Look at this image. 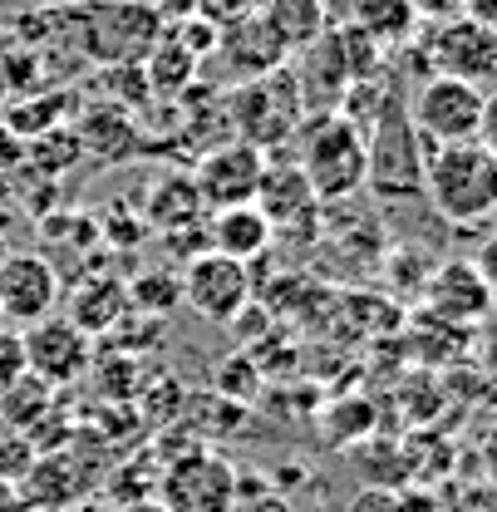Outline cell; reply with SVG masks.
<instances>
[{
  "mask_svg": "<svg viewBox=\"0 0 497 512\" xmlns=\"http://www.w3.org/2000/svg\"><path fill=\"white\" fill-rule=\"evenodd\" d=\"M296 168L306 173L315 202H340L365 188V133L350 114L325 109L301 124L296 138Z\"/></svg>",
  "mask_w": 497,
  "mask_h": 512,
  "instance_id": "7a4b0ae2",
  "label": "cell"
},
{
  "mask_svg": "<svg viewBox=\"0 0 497 512\" xmlns=\"http://www.w3.org/2000/svg\"><path fill=\"white\" fill-rule=\"evenodd\" d=\"M64 512H114V503H104V498H74Z\"/></svg>",
  "mask_w": 497,
  "mask_h": 512,
  "instance_id": "e575fe53",
  "label": "cell"
},
{
  "mask_svg": "<svg viewBox=\"0 0 497 512\" xmlns=\"http://www.w3.org/2000/svg\"><path fill=\"white\" fill-rule=\"evenodd\" d=\"M478 143L497 153V89H483V119H478Z\"/></svg>",
  "mask_w": 497,
  "mask_h": 512,
  "instance_id": "4dcf8cb0",
  "label": "cell"
},
{
  "mask_svg": "<svg viewBox=\"0 0 497 512\" xmlns=\"http://www.w3.org/2000/svg\"><path fill=\"white\" fill-rule=\"evenodd\" d=\"M197 64L202 60L187 50L178 35H158L153 50H148V69H143L148 94H178V89H187L197 79Z\"/></svg>",
  "mask_w": 497,
  "mask_h": 512,
  "instance_id": "7402d4cb",
  "label": "cell"
},
{
  "mask_svg": "<svg viewBox=\"0 0 497 512\" xmlns=\"http://www.w3.org/2000/svg\"><path fill=\"white\" fill-rule=\"evenodd\" d=\"M25 340V370L40 375L50 389L74 384L79 375H89V360H94V335H84L69 316H45L35 325L20 330Z\"/></svg>",
  "mask_w": 497,
  "mask_h": 512,
  "instance_id": "30bf717a",
  "label": "cell"
},
{
  "mask_svg": "<svg viewBox=\"0 0 497 512\" xmlns=\"http://www.w3.org/2000/svg\"><path fill=\"white\" fill-rule=\"evenodd\" d=\"M345 512H409V508H404V498L394 488H360Z\"/></svg>",
  "mask_w": 497,
  "mask_h": 512,
  "instance_id": "f546056e",
  "label": "cell"
},
{
  "mask_svg": "<svg viewBox=\"0 0 497 512\" xmlns=\"http://www.w3.org/2000/svg\"><path fill=\"white\" fill-rule=\"evenodd\" d=\"M60 271L40 252H10L0 261V320L35 325L60 306Z\"/></svg>",
  "mask_w": 497,
  "mask_h": 512,
  "instance_id": "8fae6325",
  "label": "cell"
},
{
  "mask_svg": "<svg viewBox=\"0 0 497 512\" xmlns=\"http://www.w3.org/2000/svg\"><path fill=\"white\" fill-rule=\"evenodd\" d=\"M183 301L212 325H237L251 306L247 261H232L222 252H197L183 266Z\"/></svg>",
  "mask_w": 497,
  "mask_h": 512,
  "instance_id": "ba28073f",
  "label": "cell"
},
{
  "mask_svg": "<svg viewBox=\"0 0 497 512\" xmlns=\"http://www.w3.org/2000/svg\"><path fill=\"white\" fill-rule=\"evenodd\" d=\"M261 10V0H197V20H207L212 30H227V25H237V20H247Z\"/></svg>",
  "mask_w": 497,
  "mask_h": 512,
  "instance_id": "83f0119b",
  "label": "cell"
},
{
  "mask_svg": "<svg viewBox=\"0 0 497 512\" xmlns=\"http://www.w3.org/2000/svg\"><path fill=\"white\" fill-rule=\"evenodd\" d=\"M232 114H237L232 124H237V138H242V143L261 148V153L281 148V143L301 128V114H306L296 74L281 64L276 74L247 79V84L237 89V99H232Z\"/></svg>",
  "mask_w": 497,
  "mask_h": 512,
  "instance_id": "277c9868",
  "label": "cell"
},
{
  "mask_svg": "<svg viewBox=\"0 0 497 512\" xmlns=\"http://www.w3.org/2000/svg\"><path fill=\"white\" fill-rule=\"evenodd\" d=\"M424 197L434 202L443 222L478 227L497 217V153L473 143H443L429 148L424 163Z\"/></svg>",
  "mask_w": 497,
  "mask_h": 512,
  "instance_id": "6da1fadb",
  "label": "cell"
},
{
  "mask_svg": "<svg viewBox=\"0 0 497 512\" xmlns=\"http://www.w3.org/2000/svg\"><path fill=\"white\" fill-rule=\"evenodd\" d=\"M114 512H168V508H163V498H158V493H143V498H124V503H114Z\"/></svg>",
  "mask_w": 497,
  "mask_h": 512,
  "instance_id": "d6a6232c",
  "label": "cell"
},
{
  "mask_svg": "<svg viewBox=\"0 0 497 512\" xmlns=\"http://www.w3.org/2000/svg\"><path fill=\"white\" fill-rule=\"evenodd\" d=\"M271 227H286V222H301L315 212V192L306 183V173L296 163H271L261 168V183H256V197H251Z\"/></svg>",
  "mask_w": 497,
  "mask_h": 512,
  "instance_id": "e0dca14e",
  "label": "cell"
},
{
  "mask_svg": "<svg viewBox=\"0 0 497 512\" xmlns=\"http://www.w3.org/2000/svg\"><path fill=\"white\" fill-rule=\"evenodd\" d=\"M20 488V503L35 512H64L74 498H84V473L69 463V458H55V453H35V463L25 468V478L15 483Z\"/></svg>",
  "mask_w": 497,
  "mask_h": 512,
  "instance_id": "2e32d148",
  "label": "cell"
},
{
  "mask_svg": "<svg viewBox=\"0 0 497 512\" xmlns=\"http://www.w3.org/2000/svg\"><path fill=\"white\" fill-rule=\"evenodd\" d=\"M355 25L374 45H399L419 25V10L409 0H355Z\"/></svg>",
  "mask_w": 497,
  "mask_h": 512,
  "instance_id": "cb8c5ba5",
  "label": "cell"
},
{
  "mask_svg": "<svg viewBox=\"0 0 497 512\" xmlns=\"http://www.w3.org/2000/svg\"><path fill=\"white\" fill-rule=\"evenodd\" d=\"M493 311H497V306H493Z\"/></svg>",
  "mask_w": 497,
  "mask_h": 512,
  "instance_id": "f35d334b",
  "label": "cell"
},
{
  "mask_svg": "<svg viewBox=\"0 0 497 512\" xmlns=\"http://www.w3.org/2000/svg\"><path fill=\"white\" fill-rule=\"evenodd\" d=\"M128 316V286L114 276H94L74 291L69 301V320L84 330V335H109L119 320Z\"/></svg>",
  "mask_w": 497,
  "mask_h": 512,
  "instance_id": "ac0fdd59",
  "label": "cell"
},
{
  "mask_svg": "<svg viewBox=\"0 0 497 512\" xmlns=\"http://www.w3.org/2000/svg\"><path fill=\"white\" fill-rule=\"evenodd\" d=\"M424 138L409 119V109L399 99L379 104L374 133L365 138V188L384 202H404V197H424Z\"/></svg>",
  "mask_w": 497,
  "mask_h": 512,
  "instance_id": "3957f363",
  "label": "cell"
},
{
  "mask_svg": "<svg viewBox=\"0 0 497 512\" xmlns=\"http://www.w3.org/2000/svg\"><path fill=\"white\" fill-rule=\"evenodd\" d=\"M74 25H79L84 50L104 64H133L138 55H148L153 40L163 35V15L148 0H99V5H84L74 15Z\"/></svg>",
  "mask_w": 497,
  "mask_h": 512,
  "instance_id": "5b68a950",
  "label": "cell"
},
{
  "mask_svg": "<svg viewBox=\"0 0 497 512\" xmlns=\"http://www.w3.org/2000/svg\"><path fill=\"white\" fill-rule=\"evenodd\" d=\"M0 512H25V503H20V488H15L10 478H0Z\"/></svg>",
  "mask_w": 497,
  "mask_h": 512,
  "instance_id": "836d02e7",
  "label": "cell"
},
{
  "mask_svg": "<svg viewBox=\"0 0 497 512\" xmlns=\"http://www.w3.org/2000/svg\"><path fill=\"white\" fill-rule=\"evenodd\" d=\"M261 15L271 20V30L281 35V45L296 55V50H311L315 40L330 30V10L325 0H266Z\"/></svg>",
  "mask_w": 497,
  "mask_h": 512,
  "instance_id": "ffe728a7",
  "label": "cell"
},
{
  "mask_svg": "<svg viewBox=\"0 0 497 512\" xmlns=\"http://www.w3.org/2000/svg\"><path fill=\"white\" fill-rule=\"evenodd\" d=\"M251 512H291V503H286V498H276V493H261V503H256Z\"/></svg>",
  "mask_w": 497,
  "mask_h": 512,
  "instance_id": "d590c367",
  "label": "cell"
},
{
  "mask_svg": "<svg viewBox=\"0 0 497 512\" xmlns=\"http://www.w3.org/2000/svg\"><path fill=\"white\" fill-rule=\"evenodd\" d=\"M419 15H429V20H448V15H463V0H409Z\"/></svg>",
  "mask_w": 497,
  "mask_h": 512,
  "instance_id": "1f68e13d",
  "label": "cell"
},
{
  "mask_svg": "<svg viewBox=\"0 0 497 512\" xmlns=\"http://www.w3.org/2000/svg\"><path fill=\"white\" fill-rule=\"evenodd\" d=\"M25 375V340L15 325H0V394Z\"/></svg>",
  "mask_w": 497,
  "mask_h": 512,
  "instance_id": "f1b7e54d",
  "label": "cell"
},
{
  "mask_svg": "<svg viewBox=\"0 0 497 512\" xmlns=\"http://www.w3.org/2000/svg\"><path fill=\"white\" fill-rule=\"evenodd\" d=\"M483 458H488V473L497 478V429L488 434V444H483Z\"/></svg>",
  "mask_w": 497,
  "mask_h": 512,
  "instance_id": "8d00e7d4",
  "label": "cell"
},
{
  "mask_svg": "<svg viewBox=\"0 0 497 512\" xmlns=\"http://www.w3.org/2000/svg\"><path fill=\"white\" fill-rule=\"evenodd\" d=\"M183 301V276L173 271H143L138 281H128V306L143 316H168Z\"/></svg>",
  "mask_w": 497,
  "mask_h": 512,
  "instance_id": "d4e9b609",
  "label": "cell"
},
{
  "mask_svg": "<svg viewBox=\"0 0 497 512\" xmlns=\"http://www.w3.org/2000/svg\"><path fill=\"white\" fill-rule=\"evenodd\" d=\"M404 109H409V119H414L419 138L429 148L473 143L478 138V119H483V89L468 84V79H453V74H429Z\"/></svg>",
  "mask_w": 497,
  "mask_h": 512,
  "instance_id": "8992f818",
  "label": "cell"
},
{
  "mask_svg": "<svg viewBox=\"0 0 497 512\" xmlns=\"http://www.w3.org/2000/svg\"><path fill=\"white\" fill-rule=\"evenodd\" d=\"M261 168H266V153L242 143V138L202 153L197 168H192V183H197L202 207L217 212V207H242V202H251L256 183H261Z\"/></svg>",
  "mask_w": 497,
  "mask_h": 512,
  "instance_id": "7c38bea8",
  "label": "cell"
},
{
  "mask_svg": "<svg viewBox=\"0 0 497 512\" xmlns=\"http://www.w3.org/2000/svg\"><path fill=\"white\" fill-rule=\"evenodd\" d=\"M50 414H55V389L40 380V375H30V370L0 394V424H5V429L30 434V429H35V424H45Z\"/></svg>",
  "mask_w": 497,
  "mask_h": 512,
  "instance_id": "44dd1931",
  "label": "cell"
},
{
  "mask_svg": "<svg viewBox=\"0 0 497 512\" xmlns=\"http://www.w3.org/2000/svg\"><path fill=\"white\" fill-rule=\"evenodd\" d=\"M143 212H148V222H153L158 232H187V227H197V222L207 217L192 173H178V178L168 173V178L153 188V197L143 202Z\"/></svg>",
  "mask_w": 497,
  "mask_h": 512,
  "instance_id": "d6986e66",
  "label": "cell"
},
{
  "mask_svg": "<svg viewBox=\"0 0 497 512\" xmlns=\"http://www.w3.org/2000/svg\"><path fill=\"white\" fill-rule=\"evenodd\" d=\"M217 60H222V69L237 84H247V79H261V74H276L281 64L291 60V50L281 45V35L271 30V20L256 10L247 20L217 30Z\"/></svg>",
  "mask_w": 497,
  "mask_h": 512,
  "instance_id": "5bb4252c",
  "label": "cell"
},
{
  "mask_svg": "<svg viewBox=\"0 0 497 512\" xmlns=\"http://www.w3.org/2000/svg\"><path fill=\"white\" fill-rule=\"evenodd\" d=\"M5 256H10V247H5V242H0V261H5Z\"/></svg>",
  "mask_w": 497,
  "mask_h": 512,
  "instance_id": "74e56055",
  "label": "cell"
},
{
  "mask_svg": "<svg viewBox=\"0 0 497 512\" xmlns=\"http://www.w3.org/2000/svg\"><path fill=\"white\" fill-rule=\"evenodd\" d=\"M256 384H261V375H256L251 355H232V360L217 370V394H222V399H232V404L256 399Z\"/></svg>",
  "mask_w": 497,
  "mask_h": 512,
  "instance_id": "484cf974",
  "label": "cell"
},
{
  "mask_svg": "<svg viewBox=\"0 0 497 512\" xmlns=\"http://www.w3.org/2000/svg\"><path fill=\"white\" fill-rule=\"evenodd\" d=\"M79 143L94 158H104V163H124L128 153L138 148V128H133L124 109H99V114H89V124L79 128Z\"/></svg>",
  "mask_w": 497,
  "mask_h": 512,
  "instance_id": "603a6c76",
  "label": "cell"
},
{
  "mask_svg": "<svg viewBox=\"0 0 497 512\" xmlns=\"http://www.w3.org/2000/svg\"><path fill=\"white\" fill-rule=\"evenodd\" d=\"M158 498L168 512H232L237 508V468L222 453L197 444L163 468Z\"/></svg>",
  "mask_w": 497,
  "mask_h": 512,
  "instance_id": "52a82bcc",
  "label": "cell"
},
{
  "mask_svg": "<svg viewBox=\"0 0 497 512\" xmlns=\"http://www.w3.org/2000/svg\"><path fill=\"white\" fill-rule=\"evenodd\" d=\"M276 227L266 222V212L256 202H242V207H217L207 212V252H222L232 261H251L271 247Z\"/></svg>",
  "mask_w": 497,
  "mask_h": 512,
  "instance_id": "9a60e30c",
  "label": "cell"
},
{
  "mask_svg": "<svg viewBox=\"0 0 497 512\" xmlns=\"http://www.w3.org/2000/svg\"><path fill=\"white\" fill-rule=\"evenodd\" d=\"M497 291L493 281L478 271V261H443L429 276V316L448 325H473V320L493 316Z\"/></svg>",
  "mask_w": 497,
  "mask_h": 512,
  "instance_id": "4fadbf2b",
  "label": "cell"
},
{
  "mask_svg": "<svg viewBox=\"0 0 497 512\" xmlns=\"http://www.w3.org/2000/svg\"><path fill=\"white\" fill-rule=\"evenodd\" d=\"M30 463H35V439L20 434V429H5V424H0V478L20 483Z\"/></svg>",
  "mask_w": 497,
  "mask_h": 512,
  "instance_id": "4316f807",
  "label": "cell"
},
{
  "mask_svg": "<svg viewBox=\"0 0 497 512\" xmlns=\"http://www.w3.org/2000/svg\"><path fill=\"white\" fill-rule=\"evenodd\" d=\"M429 74H453L483 89V79H497V30L473 15H448L429 35Z\"/></svg>",
  "mask_w": 497,
  "mask_h": 512,
  "instance_id": "9c48e42d",
  "label": "cell"
}]
</instances>
